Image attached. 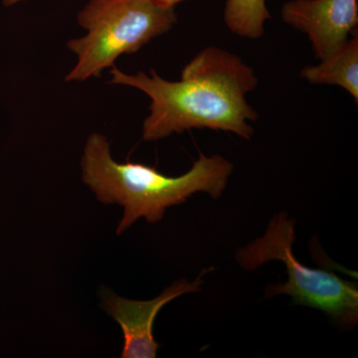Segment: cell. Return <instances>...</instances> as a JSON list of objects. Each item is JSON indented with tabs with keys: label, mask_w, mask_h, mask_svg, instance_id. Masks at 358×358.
I'll return each instance as SVG.
<instances>
[{
	"label": "cell",
	"mask_w": 358,
	"mask_h": 358,
	"mask_svg": "<svg viewBox=\"0 0 358 358\" xmlns=\"http://www.w3.org/2000/svg\"><path fill=\"white\" fill-rule=\"evenodd\" d=\"M211 268H204L193 282L179 280L150 301H134L108 292L103 308L122 327L124 334L122 358H155L159 343L155 339L154 324L157 313L169 301L188 293L201 291L203 275Z\"/></svg>",
	"instance_id": "cell-5"
},
{
	"label": "cell",
	"mask_w": 358,
	"mask_h": 358,
	"mask_svg": "<svg viewBox=\"0 0 358 358\" xmlns=\"http://www.w3.org/2000/svg\"><path fill=\"white\" fill-rule=\"evenodd\" d=\"M176 20L174 6L155 0H90L78 15L88 34L67 44L78 56V62L66 81L99 76L122 54L138 51L169 31Z\"/></svg>",
	"instance_id": "cell-3"
},
{
	"label": "cell",
	"mask_w": 358,
	"mask_h": 358,
	"mask_svg": "<svg viewBox=\"0 0 358 358\" xmlns=\"http://www.w3.org/2000/svg\"><path fill=\"white\" fill-rule=\"evenodd\" d=\"M270 18L266 0H226L224 20L238 36L259 38L264 34V24Z\"/></svg>",
	"instance_id": "cell-8"
},
{
	"label": "cell",
	"mask_w": 358,
	"mask_h": 358,
	"mask_svg": "<svg viewBox=\"0 0 358 358\" xmlns=\"http://www.w3.org/2000/svg\"><path fill=\"white\" fill-rule=\"evenodd\" d=\"M157 3L162 4V6H176L178 2L183 1V0H155Z\"/></svg>",
	"instance_id": "cell-9"
},
{
	"label": "cell",
	"mask_w": 358,
	"mask_h": 358,
	"mask_svg": "<svg viewBox=\"0 0 358 358\" xmlns=\"http://www.w3.org/2000/svg\"><path fill=\"white\" fill-rule=\"evenodd\" d=\"M6 6H13V4L18 3V2L23 1V0H2Z\"/></svg>",
	"instance_id": "cell-10"
},
{
	"label": "cell",
	"mask_w": 358,
	"mask_h": 358,
	"mask_svg": "<svg viewBox=\"0 0 358 358\" xmlns=\"http://www.w3.org/2000/svg\"><path fill=\"white\" fill-rule=\"evenodd\" d=\"M294 220L281 212L270 221L263 237L238 250L237 262L244 270L254 271L270 261H281L286 266L288 280L285 284L268 286V299L288 294L294 305L322 310L341 326L357 324V285L329 271L303 265L294 255Z\"/></svg>",
	"instance_id": "cell-4"
},
{
	"label": "cell",
	"mask_w": 358,
	"mask_h": 358,
	"mask_svg": "<svg viewBox=\"0 0 358 358\" xmlns=\"http://www.w3.org/2000/svg\"><path fill=\"white\" fill-rule=\"evenodd\" d=\"M128 75L113 68L112 83L145 92L152 99L150 115L143 122L145 141H157L192 129L231 131L250 140L258 117L246 95L259 79L241 58L208 47L185 66L178 82L166 81L154 70Z\"/></svg>",
	"instance_id": "cell-1"
},
{
	"label": "cell",
	"mask_w": 358,
	"mask_h": 358,
	"mask_svg": "<svg viewBox=\"0 0 358 358\" xmlns=\"http://www.w3.org/2000/svg\"><path fill=\"white\" fill-rule=\"evenodd\" d=\"M282 20L307 33L315 56L322 60L357 31V0H291L282 6Z\"/></svg>",
	"instance_id": "cell-6"
},
{
	"label": "cell",
	"mask_w": 358,
	"mask_h": 358,
	"mask_svg": "<svg viewBox=\"0 0 358 358\" xmlns=\"http://www.w3.org/2000/svg\"><path fill=\"white\" fill-rule=\"evenodd\" d=\"M317 66L303 68L301 76L312 84L338 85L358 101V35L353 33L341 48Z\"/></svg>",
	"instance_id": "cell-7"
},
{
	"label": "cell",
	"mask_w": 358,
	"mask_h": 358,
	"mask_svg": "<svg viewBox=\"0 0 358 358\" xmlns=\"http://www.w3.org/2000/svg\"><path fill=\"white\" fill-rule=\"evenodd\" d=\"M81 167L84 182L95 192L99 201L124 207L117 235L141 217L150 223L159 222L167 208L185 203L194 193L206 192L219 199L234 169L220 155H200L188 173L171 178L145 164L115 162L110 155L109 141L100 134L89 136Z\"/></svg>",
	"instance_id": "cell-2"
}]
</instances>
